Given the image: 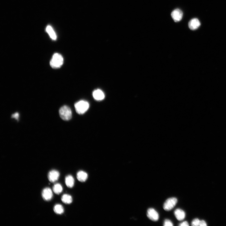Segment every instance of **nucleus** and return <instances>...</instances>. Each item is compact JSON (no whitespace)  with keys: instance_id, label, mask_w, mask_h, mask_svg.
<instances>
[{"instance_id":"nucleus-1","label":"nucleus","mask_w":226,"mask_h":226,"mask_svg":"<svg viewBox=\"0 0 226 226\" xmlns=\"http://www.w3.org/2000/svg\"><path fill=\"white\" fill-rule=\"evenodd\" d=\"M63 59L62 56L58 53L54 55L50 61V65L52 68L58 69L63 65Z\"/></svg>"},{"instance_id":"nucleus-2","label":"nucleus","mask_w":226,"mask_h":226,"mask_svg":"<svg viewBox=\"0 0 226 226\" xmlns=\"http://www.w3.org/2000/svg\"><path fill=\"white\" fill-rule=\"evenodd\" d=\"M59 112L60 116L63 120L68 121L72 119V111L69 107L67 106L62 107L60 108Z\"/></svg>"},{"instance_id":"nucleus-3","label":"nucleus","mask_w":226,"mask_h":226,"mask_svg":"<svg viewBox=\"0 0 226 226\" xmlns=\"http://www.w3.org/2000/svg\"><path fill=\"white\" fill-rule=\"evenodd\" d=\"M75 107L78 113L82 114L85 113L88 109L89 104L86 101H80L75 103Z\"/></svg>"},{"instance_id":"nucleus-4","label":"nucleus","mask_w":226,"mask_h":226,"mask_svg":"<svg viewBox=\"0 0 226 226\" xmlns=\"http://www.w3.org/2000/svg\"><path fill=\"white\" fill-rule=\"evenodd\" d=\"M177 202V200L176 198L173 197L168 198L163 205L164 210L167 211L171 210L176 205Z\"/></svg>"},{"instance_id":"nucleus-5","label":"nucleus","mask_w":226,"mask_h":226,"mask_svg":"<svg viewBox=\"0 0 226 226\" xmlns=\"http://www.w3.org/2000/svg\"><path fill=\"white\" fill-rule=\"evenodd\" d=\"M147 215L148 218L153 221H157L159 219V215L158 212L153 208L148 209Z\"/></svg>"},{"instance_id":"nucleus-6","label":"nucleus","mask_w":226,"mask_h":226,"mask_svg":"<svg viewBox=\"0 0 226 226\" xmlns=\"http://www.w3.org/2000/svg\"><path fill=\"white\" fill-rule=\"evenodd\" d=\"M42 194L43 200L46 201H50L53 197V192L49 188L44 189Z\"/></svg>"},{"instance_id":"nucleus-7","label":"nucleus","mask_w":226,"mask_h":226,"mask_svg":"<svg viewBox=\"0 0 226 226\" xmlns=\"http://www.w3.org/2000/svg\"><path fill=\"white\" fill-rule=\"evenodd\" d=\"M183 12L179 9H175L171 13L172 18L175 22L180 21L183 18Z\"/></svg>"},{"instance_id":"nucleus-8","label":"nucleus","mask_w":226,"mask_h":226,"mask_svg":"<svg viewBox=\"0 0 226 226\" xmlns=\"http://www.w3.org/2000/svg\"><path fill=\"white\" fill-rule=\"evenodd\" d=\"M59 176L60 173L58 171L52 170L49 173L48 179L51 183H54L58 180Z\"/></svg>"},{"instance_id":"nucleus-9","label":"nucleus","mask_w":226,"mask_h":226,"mask_svg":"<svg viewBox=\"0 0 226 226\" xmlns=\"http://www.w3.org/2000/svg\"><path fill=\"white\" fill-rule=\"evenodd\" d=\"M200 24V23L198 19L194 18L191 20L189 22L188 26L191 30H194L197 29Z\"/></svg>"},{"instance_id":"nucleus-10","label":"nucleus","mask_w":226,"mask_h":226,"mask_svg":"<svg viewBox=\"0 0 226 226\" xmlns=\"http://www.w3.org/2000/svg\"><path fill=\"white\" fill-rule=\"evenodd\" d=\"M94 98L97 101H101L103 100L105 98V95L102 90L97 89L94 91L93 93Z\"/></svg>"},{"instance_id":"nucleus-11","label":"nucleus","mask_w":226,"mask_h":226,"mask_svg":"<svg viewBox=\"0 0 226 226\" xmlns=\"http://www.w3.org/2000/svg\"><path fill=\"white\" fill-rule=\"evenodd\" d=\"M174 215L177 220L179 221L184 220L186 216L184 211L180 208H177L175 211Z\"/></svg>"},{"instance_id":"nucleus-12","label":"nucleus","mask_w":226,"mask_h":226,"mask_svg":"<svg viewBox=\"0 0 226 226\" xmlns=\"http://www.w3.org/2000/svg\"><path fill=\"white\" fill-rule=\"evenodd\" d=\"M77 177L78 180L82 182L85 181L88 178V175L86 172L80 171L77 173Z\"/></svg>"},{"instance_id":"nucleus-13","label":"nucleus","mask_w":226,"mask_h":226,"mask_svg":"<svg viewBox=\"0 0 226 226\" xmlns=\"http://www.w3.org/2000/svg\"><path fill=\"white\" fill-rule=\"evenodd\" d=\"M46 31L48 33L50 38L55 40L57 39L56 34L53 28L50 26H48L46 28Z\"/></svg>"},{"instance_id":"nucleus-14","label":"nucleus","mask_w":226,"mask_h":226,"mask_svg":"<svg viewBox=\"0 0 226 226\" xmlns=\"http://www.w3.org/2000/svg\"><path fill=\"white\" fill-rule=\"evenodd\" d=\"M65 184L67 187L69 188H72L75 183V180L74 178L71 175H68L65 178Z\"/></svg>"},{"instance_id":"nucleus-15","label":"nucleus","mask_w":226,"mask_h":226,"mask_svg":"<svg viewBox=\"0 0 226 226\" xmlns=\"http://www.w3.org/2000/svg\"><path fill=\"white\" fill-rule=\"evenodd\" d=\"M61 200L63 203L66 204H69L72 203L73 199L70 195L67 194H65L62 196Z\"/></svg>"},{"instance_id":"nucleus-16","label":"nucleus","mask_w":226,"mask_h":226,"mask_svg":"<svg viewBox=\"0 0 226 226\" xmlns=\"http://www.w3.org/2000/svg\"><path fill=\"white\" fill-rule=\"evenodd\" d=\"M63 188L61 185L59 183L55 184L53 187V190L55 193L59 195L63 191Z\"/></svg>"},{"instance_id":"nucleus-17","label":"nucleus","mask_w":226,"mask_h":226,"mask_svg":"<svg viewBox=\"0 0 226 226\" xmlns=\"http://www.w3.org/2000/svg\"><path fill=\"white\" fill-rule=\"evenodd\" d=\"M53 210L55 213L59 215L62 214L64 212L63 207L60 204L56 205L53 208Z\"/></svg>"},{"instance_id":"nucleus-18","label":"nucleus","mask_w":226,"mask_h":226,"mask_svg":"<svg viewBox=\"0 0 226 226\" xmlns=\"http://www.w3.org/2000/svg\"><path fill=\"white\" fill-rule=\"evenodd\" d=\"M200 221L198 219H195L192 222V226H199Z\"/></svg>"},{"instance_id":"nucleus-19","label":"nucleus","mask_w":226,"mask_h":226,"mask_svg":"<svg viewBox=\"0 0 226 226\" xmlns=\"http://www.w3.org/2000/svg\"><path fill=\"white\" fill-rule=\"evenodd\" d=\"M164 226H173V225L171 221L167 219L164 221Z\"/></svg>"},{"instance_id":"nucleus-20","label":"nucleus","mask_w":226,"mask_h":226,"mask_svg":"<svg viewBox=\"0 0 226 226\" xmlns=\"http://www.w3.org/2000/svg\"><path fill=\"white\" fill-rule=\"evenodd\" d=\"M19 117V114L18 113H16L14 114H13L11 116V117L14 118L17 120H18Z\"/></svg>"},{"instance_id":"nucleus-21","label":"nucleus","mask_w":226,"mask_h":226,"mask_svg":"<svg viewBox=\"0 0 226 226\" xmlns=\"http://www.w3.org/2000/svg\"><path fill=\"white\" fill-rule=\"evenodd\" d=\"M207 225L206 223L204 221L202 220L200 221L199 226H206Z\"/></svg>"},{"instance_id":"nucleus-22","label":"nucleus","mask_w":226,"mask_h":226,"mask_svg":"<svg viewBox=\"0 0 226 226\" xmlns=\"http://www.w3.org/2000/svg\"><path fill=\"white\" fill-rule=\"evenodd\" d=\"M179 225L180 226H188L189 225L188 222L186 221H184L180 223Z\"/></svg>"}]
</instances>
